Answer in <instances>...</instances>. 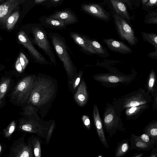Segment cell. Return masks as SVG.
Instances as JSON below:
<instances>
[{"label": "cell", "mask_w": 157, "mask_h": 157, "mask_svg": "<svg viewBox=\"0 0 157 157\" xmlns=\"http://www.w3.org/2000/svg\"><path fill=\"white\" fill-rule=\"evenodd\" d=\"M58 90L57 80L52 77L39 73L35 75L34 82L27 104L33 106L44 117L55 99Z\"/></svg>", "instance_id": "1"}, {"label": "cell", "mask_w": 157, "mask_h": 157, "mask_svg": "<svg viewBox=\"0 0 157 157\" xmlns=\"http://www.w3.org/2000/svg\"><path fill=\"white\" fill-rule=\"evenodd\" d=\"M48 35L57 55L63 64L68 81L71 80L78 73L69 53L65 39L60 34L56 32H49L48 33Z\"/></svg>", "instance_id": "2"}, {"label": "cell", "mask_w": 157, "mask_h": 157, "mask_svg": "<svg viewBox=\"0 0 157 157\" xmlns=\"http://www.w3.org/2000/svg\"><path fill=\"white\" fill-rule=\"evenodd\" d=\"M151 101L150 93L142 87L120 97L112 102L116 111L121 113L129 107L149 104Z\"/></svg>", "instance_id": "3"}, {"label": "cell", "mask_w": 157, "mask_h": 157, "mask_svg": "<svg viewBox=\"0 0 157 157\" xmlns=\"http://www.w3.org/2000/svg\"><path fill=\"white\" fill-rule=\"evenodd\" d=\"M30 32L33 36L32 42L37 45L49 57L52 63L56 65V61L55 55L48 39V33L40 24L33 25Z\"/></svg>", "instance_id": "4"}, {"label": "cell", "mask_w": 157, "mask_h": 157, "mask_svg": "<svg viewBox=\"0 0 157 157\" xmlns=\"http://www.w3.org/2000/svg\"><path fill=\"white\" fill-rule=\"evenodd\" d=\"M121 113L116 111L113 106L109 103L106 104L103 114V124L106 132L112 137L117 130L124 131Z\"/></svg>", "instance_id": "5"}, {"label": "cell", "mask_w": 157, "mask_h": 157, "mask_svg": "<svg viewBox=\"0 0 157 157\" xmlns=\"http://www.w3.org/2000/svg\"><path fill=\"white\" fill-rule=\"evenodd\" d=\"M53 120L38 121L28 118L21 120L19 128L22 131L34 133L39 137L46 139L48 132Z\"/></svg>", "instance_id": "6"}, {"label": "cell", "mask_w": 157, "mask_h": 157, "mask_svg": "<svg viewBox=\"0 0 157 157\" xmlns=\"http://www.w3.org/2000/svg\"><path fill=\"white\" fill-rule=\"evenodd\" d=\"M35 75H31L23 78L16 86L12 98L19 103L27 102L33 88Z\"/></svg>", "instance_id": "7"}, {"label": "cell", "mask_w": 157, "mask_h": 157, "mask_svg": "<svg viewBox=\"0 0 157 157\" xmlns=\"http://www.w3.org/2000/svg\"><path fill=\"white\" fill-rule=\"evenodd\" d=\"M114 21L120 38L127 41L131 46L135 45L138 40L133 30L125 20L116 13L113 15Z\"/></svg>", "instance_id": "8"}, {"label": "cell", "mask_w": 157, "mask_h": 157, "mask_svg": "<svg viewBox=\"0 0 157 157\" xmlns=\"http://www.w3.org/2000/svg\"><path fill=\"white\" fill-rule=\"evenodd\" d=\"M7 157H33L31 140L27 142L20 137L13 143Z\"/></svg>", "instance_id": "9"}, {"label": "cell", "mask_w": 157, "mask_h": 157, "mask_svg": "<svg viewBox=\"0 0 157 157\" xmlns=\"http://www.w3.org/2000/svg\"><path fill=\"white\" fill-rule=\"evenodd\" d=\"M135 75H125L109 73L100 74L93 76L95 80L101 83L103 85H113L117 83H124L128 84L135 78Z\"/></svg>", "instance_id": "10"}, {"label": "cell", "mask_w": 157, "mask_h": 157, "mask_svg": "<svg viewBox=\"0 0 157 157\" xmlns=\"http://www.w3.org/2000/svg\"><path fill=\"white\" fill-rule=\"evenodd\" d=\"M18 39L19 42L28 49L36 62L41 65L51 64L34 47L25 32L23 31L20 32L18 35Z\"/></svg>", "instance_id": "11"}, {"label": "cell", "mask_w": 157, "mask_h": 157, "mask_svg": "<svg viewBox=\"0 0 157 157\" xmlns=\"http://www.w3.org/2000/svg\"><path fill=\"white\" fill-rule=\"evenodd\" d=\"M81 8L84 11L99 20L108 21L110 19L108 12L98 4H83Z\"/></svg>", "instance_id": "12"}, {"label": "cell", "mask_w": 157, "mask_h": 157, "mask_svg": "<svg viewBox=\"0 0 157 157\" xmlns=\"http://www.w3.org/2000/svg\"><path fill=\"white\" fill-rule=\"evenodd\" d=\"M25 1L9 0L0 5V23H5L7 19L12 14L13 11Z\"/></svg>", "instance_id": "13"}, {"label": "cell", "mask_w": 157, "mask_h": 157, "mask_svg": "<svg viewBox=\"0 0 157 157\" xmlns=\"http://www.w3.org/2000/svg\"><path fill=\"white\" fill-rule=\"evenodd\" d=\"M48 16L63 22L66 26L75 24L78 19L75 13L70 9L57 11Z\"/></svg>", "instance_id": "14"}, {"label": "cell", "mask_w": 157, "mask_h": 157, "mask_svg": "<svg viewBox=\"0 0 157 157\" xmlns=\"http://www.w3.org/2000/svg\"><path fill=\"white\" fill-rule=\"evenodd\" d=\"M103 41L109 49L114 52L123 54H130L132 51L125 44L112 38L104 39Z\"/></svg>", "instance_id": "15"}, {"label": "cell", "mask_w": 157, "mask_h": 157, "mask_svg": "<svg viewBox=\"0 0 157 157\" xmlns=\"http://www.w3.org/2000/svg\"><path fill=\"white\" fill-rule=\"evenodd\" d=\"M93 117L94 125L99 139L104 146L108 148L109 147V145L104 133L98 109L95 104L93 107Z\"/></svg>", "instance_id": "16"}, {"label": "cell", "mask_w": 157, "mask_h": 157, "mask_svg": "<svg viewBox=\"0 0 157 157\" xmlns=\"http://www.w3.org/2000/svg\"><path fill=\"white\" fill-rule=\"evenodd\" d=\"M75 101L79 106L83 107L87 103L88 94L86 83L82 78L74 95Z\"/></svg>", "instance_id": "17"}, {"label": "cell", "mask_w": 157, "mask_h": 157, "mask_svg": "<svg viewBox=\"0 0 157 157\" xmlns=\"http://www.w3.org/2000/svg\"><path fill=\"white\" fill-rule=\"evenodd\" d=\"M40 24L47 28L55 30L65 29L66 25L62 22L51 18L46 15L43 16L39 18Z\"/></svg>", "instance_id": "18"}, {"label": "cell", "mask_w": 157, "mask_h": 157, "mask_svg": "<svg viewBox=\"0 0 157 157\" xmlns=\"http://www.w3.org/2000/svg\"><path fill=\"white\" fill-rule=\"evenodd\" d=\"M149 107V104H145L128 108L124 110L125 117L128 120L136 119Z\"/></svg>", "instance_id": "19"}, {"label": "cell", "mask_w": 157, "mask_h": 157, "mask_svg": "<svg viewBox=\"0 0 157 157\" xmlns=\"http://www.w3.org/2000/svg\"><path fill=\"white\" fill-rule=\"evenodd\" d=\"M69 34L75 42L86 53L89 54H96L95 52L85 40L81 35L75 32H70Z\"/></svg>", "instance_id": "20"}, {"label": "cell", "mask_w": 157, "mask_h": 157, "mask_svg": "<svg viewBox=\"0 0 157 157\" xmlns=\"http://www.w3.org/2000/svg\"><path fill=\"white\" fill-rule=\"evenodd\" d=\"M82 37L93 48L96 54L100 57H103L109 56V53L106 49L97 41L92 40L85 35H81Z\"/></svg>", "instance_id": "21"}, {"label": "cell", "mask_w": 157, "mask_h": 157, "mask_svg": "<svg viewBox=\"0 0 157 157\" xmlns=\"http://www.w3.org/2000/svg\"><path fill=\"white\" fill-rule=\"evenodd\" d=\"M110 2L116 14L125 20H130L127 8L122 0H110Z\"/></svg>", "instance_id": "22"}, {"label": "cell", "mask_w": 157, "mask_h": 157, "mask_svg": "<svg viewBox=\"0 0 157 157\" xmlns=\"http://www.w3.org/2000/svg\"><path fill=\"white\" fill-rule=\"evenodd\" d=\"M130 150L135 149L139 150H148L152 148L155 145L151 144L144 142L140 140L137 136L132 134L130 137Z\"/></svg>", "instance_id": "23"}, {"label": "cell", "mask_w": 157, "mask_h": 157, "mask_svg": "<svg viewBox=\"0 0 157 157\" xmlns=\"http://www.w3.org/2000/svg\"><path fill=\"white\" fill-rule=\"evenodd\" d=\"M144 134L148 135L156 143L157 140V121L154 120L150 123L143 129Z\"/></svg>", "instance_id": "24"}, {"label": "cell", "mask_w": 157, "mask_h": 157, "mask_svg": "<svg viewBox=\"0 0 157 157\" xmlns=\"http://www.w3.org/2000/svg\"><path fill=\"white\" fill-rule=\"evenodd\" d=\"M24 112V114L27 118L40 121L43 120L39 116L36 110L30 104H28Z\"/></svg>", "instance_id": "25"}, {"label": "cell", "mask_w": 157, "mask_h": 157, "mask_svg": "<svg viewBox=\"0 0 157 157\" xmlns=\"http://www.w3.org/2000/svg\"><path fill=\"white\" fill-rule=\"evenodd\" d=\"M83 74V71L81 70L71 80L68 81L69 89L73 93L75 92L76 88L79 85L82 78Z\"/></svg>", "instance_id": "26"}, {"label": "cell", "mask_w": 157, "mask_h": 157, "mask_svg": "<svg viewBox=\"0 0 157 157\" xmlns=\"http://www.w3.org/2000/svg\"><path fill=\"white\" fill-rule=\"evenodd\" d=\"M141 34L144 41H147L152 44L155 50H157V35L155 33L142 32Z\"/></svg>", "instance_id": "27"}, {"label": "cell", "mask_w": 157, "mask_h": 157, "mask_svg": "<svg viewBox=\"0 0 157 157\" xmlns=\"http://www.w3.org/2000/svg\"><path fill=\"white\" fill-rule=\"evenodd\" d=\"M19 13L18 11H16L12 13L6 21L5 24L7 29L8 30L12 29L19 17Z\"/></svg>", "instance_id": "28"}, {"label": "cell", "mask_w": 157, "mask_h": 157, "mask_svg": "<svg viewBox=\"0 0 157 157\" xmlns=\"http://www.w3.org/2000/svg\"><path fill=\"white\" fill-rule=\"evenodd\" d=\"M129 145L127 141L121 142L117 148L115 155V157H122L128 151Z\"/></svg>", "instance_id": "29"}, {"label": "cell", "mask_w": 157, "mask_h": 157, "mask_svg": "<svg viewBox=\"0 0 157 157\" xmlns=\"http://www.w3.org/2000/svg\"><path fill=\"white\" fill-rule=\"evenodd\" d=\"M156 77L154 71L152 69L149 74L147 82V89L150 93H154Z\"/></svg>", "instance_id": "30"}, {"label": "cell", "mask_w": 157, "mask_h": 157, "mask_svg": "<svg viewBox=\"0 0 157 157\" xmlns=\"http://www.w3.org/2000/svg\"><path fill=\"white\" fill-rule=\"evenodd\" d=\"M144 22L147 24H157V10H149L145 16Z\"/></svg>", "instance_id": "31"}, {"label": "cell", "mask_w": 157, "mask_h": 157, "mask_svg": "<svg viewBox=\"0 0 157 157\" xmlns=\"http://www.w3.org/2000/svg\"><path fill=\"white\" fill-rule=\"evenodd\" d=\"M34 157H41V147L40 142L37 138L31 140Z\"/></svg>", "instance_id": "32"}, {"label": "cell", "mask_w": 157, "mask_h": 157, "mask_svg": "<svg viewBox=\"0 0 157 157\" xmlns=\"http://www.w3.org/2000/svg\"><path fill=\"white\" fill-rule=\"evenodd\" d=\"M10 80L6 78L0 83V100L2 99L6 94L8 88Z\"/></svg>", "instance_id": "33"}, {"label": "cell", "mask_w": 157, "mask_h": 157, "mask_svg": "<svg viewBox=\"0 0 157 157\" xmlns=\"http://www.w3.org/2000/svg\"><path fill=\"white\" fill-rule=\"evenodd\" d=\"M16 128L15 121H12L3 131V135L5 138H10L14 131Z\"/></svg>", "instance_id": "34"}, {"label": "cell", "mask_w": 157, "mask_h": 157, "mask_svg": "<svg viewBox=\"0 0 157 157\" xmlns=\"http://www.w3.org/2000/svg\"><path fill=\"white\" fill-rule=\"evenodd\" d=\"M63 0H47L42 5L46 7H56L62 4Z\"/></svg>", "instance_id": "35"}, {"label": "cell", "mask_w": 157, "mask_h": 157, "mask_svg": "<svg viewBox=\"0 0 157 157\" xmlns=\"http://www.w3.org/2000/svg\"><path fill=\"white\" fill-rule=\"evenodd\" d=\"M157 6V0H148L144 5L142 6V9L145 10L149 11L155 8Z\"/></svg>", "instance_id": "36"}, {"label": "cell", "mask_w": 157, "mask_h": 157, "mask_svg": "<svg viewBox=\"0 0 157 157\" xmlns=\"http://www.w3.org/2000/svg\"><path fill=\"white\" fill-rule=\"evenodd\" d=\"M137 137L143 142L155 145V142L153 141L147 135L144 133L141 136H137Z\"/></svg>", "instance_id": "37"}, {"label": "cell", "mask_w": 157, "mask_h": 157, "mask_svg": "<svg viewBox=\"0 0 157 157\" xmlns=\"http://www.w3.org/2000/svg\"><path fill=\"white\" fill-rule=\"evenodd\" d=\"M19 58L22 69L24 70L28 64L29 61L25 56L21 52L20 54Z\"/></svg>", "instance_id": "38"}, {"label": "cell", "mask_w": 157, "mask_h": 157, "mask_svg": "<svg viewBox=\"0 0 157 157\" xmlns=\"http://www.w3.org/2000/svg\"><path fill=\"white\" fill-rule=\"evenodd\" d=\"M55 122L54 121H53L51 125L48 130L46 139V142L48 144L51 139L52 134L53 132L55 127Z\"/></svg>", "instance_id": "39"}, {"label": "cell", "mask_w": 157, "mask_h": 157, "mask_svg": "<svg viewBox=\"0 0 157 157\" xmlns=\"http://www.w3.org/2000/svg\"><path fill=\"white\" fill-rule=\"evenodd\" d=\"M82 120L86 128L88 129H90V128L91 123L89 117L86 115H84L82 117Z\"/></svg>", "instance_id": "40"}, {"label": "cell", "mask_w": 157, "mask_h": 157, "mask_svg": "<svg viewBox=\"0 0 157 157\" xmlns=\"http://www.w3.org/2000/svg\"><path fill=\"white\" fill-rule=\"evenodd\" d=\"M15 67L17 71L18 72L21 73L23 71V69L20 61L19 57L17 58L16 60Z\"/></svg>", "instance_id": "41"}, {"label": "cell", "mask_w": 157, "mask_h": 157, "mask_svg": "<svg viewBox=\"0 0 157 157\" xmlns=\"http://www.w3.org/2000/svg\"><path fill=\"white\" fill-rule=\"evenodd\" d=\"M147 56L152 58L157 59V50H155L154 51L148 53Z\"/></svg>", "instance_id": "42"}, {"label": "cell", "mask_w": 157, "mask_h": 157, "mask_svg": "<svg viewBox=\"0 0 157 157\" xmlns=\"http://www.w3.org/2000/svg\"><path fill=\"white\" fill-rule=\"evenodd\" d=\"M143 155V153H140L139 154H137L136 155L134 156L133 157H142Z\"/></svg>", "instance_id": "43"}, {"label": "cell", "mask_w": 157, "mask_h": 157, "mask_svg": "<svg viewBox=\"0 0 157 157\" xmlns=\"http://www.w3.org/2000/svg\"><path fill=\"white\" fill-rule=\"evenodd\" d=\"M148 0H143L142 1V6L144 5L147 2Z\"/></svg>", "instance_id": "44"}, {"label": "cell", "mask_w": 157, "mask_h": 157, "mask_svg": "<svg viewBox=\"0 0 157 157\" xmlns=\"http://www.w3.org/2000/svg\"><path fill=\"white\" fill-rule=\"evenodd\" d=\"M3 147L2 145L0 144V156L2 151Z\"/></svg>", "instance_id": "45"}, {"label": "cell", "mask_w": 157, "mask_h": 157, "mask_svg": "<svg viewBox=\"0 0 157 157\" xmlns=\"http://www.w3.org/2000/svg\"><path fill=\"white\" fill-rule=\"evenodd\" d=\"M157 155L156 154H152L150 157H156Z\"/></svg>", "instance_id": "46"}, {"label": "cell", "mask_w": 157, "mask_h": 157, "mask_svg": "<svg viewBox=\"0 0 157 157\" xmlns=\"http://www.w3.org/2000/svg\"><path fill=\"white\" fill-rule=\"evenodd\" d=\"M96 157H102V156L101 155H99L98 156H97Z\"/></svg>", "instance_id": "47"}, {"label": "cell", "mask_w": 157, "mask_h": 157, "mask_svg": "<svg viewBox=\"0 0 157 157\" xmlns=\"http://www.w3.org/2000/svg\"><path fill=\"white\" fill-rule=\"evenodd\" d=\"M3 1V0H0V2H2V1Z\"/></svg>", "instance_id": "48"}, {"label": "cell", "mask_w": 157, "mask_h": 157, "mask_svg": "<svg viewBox=\"0 0 157 157\" xmlns=\"http://www.w3.org/2000/svg\"><path fill=\"white\" fill-rule=\"evenodd\" d=\"M146 157V156H144V157Z\"/></svg>", "instance_id": "49"}]
</instances>
